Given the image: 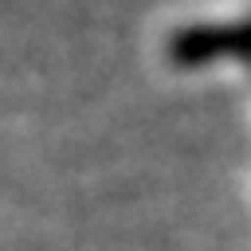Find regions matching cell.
<instances>
[{
    "mask_svg": "<svg viewBox=\"0 0 251 251\" xmlns=\"http://www.w3.org/2000/svg\"><path fill=\"white\" fill-rule=\"evenodd\" d=\"M165 55L176 67H204V63H220V59H251V20L180 27V31L169 35Z\"/></svg>",
    "mask_w": 251,
    "mask_h": 251,
    "instance_id": "obj_1",
    "label": "cell"
}]
</instances>
